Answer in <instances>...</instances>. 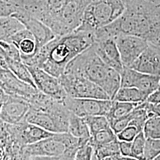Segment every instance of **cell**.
I'll return each instance as SVG.
<instances>
[{
  "mask_svg": "<svg viewBox=\"0 0 160 160\" xmlns=\"http://www.w3.org/2000/svg\"><path fill=\"white\" fill-rule=\"evenodd\" d=\"M94 33L82 31L57 36L33 57L23 61L26 66L38 67L59 78L67 65L94 43Z\"/></svg>",
  "mask_w": 160,
  "mask_h": 160,
  "instance_id": "1",
  "label": "cell"
},
{
  "mask_svg": "<svg viewBox=\"0 0 160 160\" xmlns=\"http://www.w3.org/2000/svg\"><path fill=\"white\" fill-rule=\"evenodd\" d=\"M63 73L86 77L101 87L112 100L120 88V73L104 62L92 45L69 62Z\"/></svg>",
  "mask_w": 160,
  "mask_h": 160,
  "instance_id": "2",
  "label": "cell"
},
{
  "mask_svg": "<svg viewBox=\"0 0 160 160\" xmlns=\"http://www.w3.org/2000/svg\"><path fill=\"white\" fill-rule=\"evenodd\" d=\"M125 9L122 0H93L87 6L81 23L76 30L94 33L114 22Z\"/></svg>",
  "mask_w": 160,
  "mask_h": 160,
  "instance_id": "3",
  "label": "cell"
},
{
  "mask_svg": "<svg viewBox=\"0 0 160 160\" xmlns=\"http://www.w3.org/2000/svg\"><path fill=\"white\" fill-rule=\"evenodd\" d=\"M81 147L80 139L69 132L57 133L38 142L23 147V157H58L67 149H79Z\"/></svg>",
  "mask_w": 160,
  "mask_h": 160,
  "instance_id": "4",
  "label": "cell"
},
{
  "mask_svg": "<svg viewBox=\"0 0 160 160\" xmlns=\"http://www.w3.org/2000/svg\"><path fill=\"white\" fill-rule=\"evenodd\" d=\"M58 78L68 97L110 100L101 87L83 76L63 73Z\"/></svg>",
  "mask_w": 160,
  "mask_h": 160,
  "instance_id": "5",
  "label": "cell"
},
{
  "mask_svg": "<svg viewBox=\"0 0 160 160\" xmlns=\"http://www.w3.org/2000/svg\"><path fill=\"white\" fill-rule=\"evenodd\" d=\"M112 103V100L66 98L63 104L69 111L81 118L94 116H106Z\"/></svg>",
  "mask_w": 160,
  "mask_h": 160,
  "instance_id": "6",
  "label": "cell"
},
{
  "mask_svg": "<svg viewBox=\"0 0 160 160\" xmlns=\"http://www.w3.org/2000/svg\"><path fill=\"white\" fill-rule=\"evenodd\" d=\"M34 84L39 92L60 103H63L67 94L60 80L38 67L27 66Z\"/></svg>",
  "mask_w": 160,
  "mask_h": 160,
  "instance_id": "7",
  "label": "cell"
},
{
  "mask_svg": "<svg viewBox=\"0 0 160 160\" xmlns=\"http://www.w3.org/2000/svg\"><path fill=\"white\" fill-rule=\"evenodd\" d=\"M8 138L23 147L38 142L51 137L55 133L30 123L26 120L14 125L8 124Z\"/></svg>",
  "mask_w": 160,
  "mask_h": 160,
  "instance_id": "8",
  "label": "cell"
},
{
  "mask_svg": "<svg viewBox=\"0 0 160 160\" xmlns=\"http://www.w3.org/2000/svg\"><path fill=\"white\" fill-rule=\"evenodd\" d=\"M120 75V87H135L148 96L160 88L159 76L144 74L126 67Z\"/></svg>",
  "mask_w": 160,
  "mask_h": 160,
  "instance_id": "9",
  "label": "cell"
},
{
  "mask_svg": "<svg viewBox=\"0 0 160 160\" xmlns=\"http://www.w3.org/2000/svg\"><path fill=\"white\" fill-rule=\"evenodd\" d=\"M115 42L124 67L130 68L148 45V42L131 34H120Z\"/></svg>",
  "mask_w": 160,
  "mask_h": 160,
  "instance_id": "10",
  "label": "cell"
},
{
  "mask_svg": "<svg viewBox=\"0 0 160 160\" xmlns=\"http://www.w3.org/2000/svg\"><path fill=\"white\" fill-rule=\"evenodd\" d=\"M0 87L10 96L20 97L28 102L38 90L19 79L9 69L0 70Z\"/></svg>",
  "mask_w": 160,
  "mask_h": 160,
  "instance_id": "11",
  "label": "cell"
},
{
  "mask_svg": "<svg viewBox=\"0 0 160 160\" xmlns=\"http://www.w3.org/2000/svg\"><path fill=\"white\" fill-rule=\"evenodd\" d=\"M12 17L16 18L23 23L25 28L33 35L38 51L57 36L45 24L24 12H17L12 16Z\"/></svg>",
  "mask_w": 160,
  "mask_h": 160,
  "instance_id": "12",
  "label": "cell"
},
{
  "mask_svg": "<svg viewBox=\"0 0 160 160\" xmlns=\"http://www.w3.org/2000/svg\"><path fill=\"white\" fill-rule=\"evenodd\" d=\"M92 46L104 62L118 72H121L124 66L114 39L111 38L94 39Z\"/></svg>",
  "mask_w": 160,
  "mask_h": 160,
  "instance_id": "13",
  "label": "cell"
},
{
  "mask_svg": "<svg viewBox=\"0 0 160 160\" xmlns=\"http://www.w3.org/2000/svg\"><path fill=\"white\" fill-rule=\"evenodd\" d=\"M30 109L29 102L22 98L10 96L3 103L0 119L6 123L14 125L25 120Z\"/></svg>",
  "mask_w": 160,
  "mask_h": 160,
  "instance_id": "14",
  "label": "cell"
},
{
  "mask_svg": "<svg viewBox=\"0 0 160 160\" xmlns=\"http://www.w3.org/2000/svg\"><path fill=\"white\" fill-rule=\"evenodd\" d=\"M130 68L144 74L160 77V47L149 43Z\"/></svg>",
  "mask_w": 160,
  "mask_h": 160,
  "instance_id": "15",
  "label": "cell"
},
{
  "mask_svg": "<svg viewBox=\"0 0 160 160\" xmlns=\"http://www.w3.org/2000/svg\"><path fill=\"white\" fill-rule=\"evenodd\" d=\"M8 42L17 47L22 61L33 57L38 51L33 35L26 28L14 34Z\"/></svg>",
  "mask_w": 160,
  "mask_h": 160,
  "instance_id": "16",
  "label": "cell"
},
{
  "mask_svg": "<svg viewBox=\"0 0 160 160\" xmlns=\"http://www.w3.org/2000/svg\"><path fill=\"white\" fill-rule=\"evenodd\" d=\"M68 132L80 139L84 143L90 142V133L84 118H81L70 112Z\"/></svg>",
  "mask_w": 160,
  "mask_h": 160,
  "instance_id": "17",
  "label": "cell"
},
{
  "mask_svg": "<svg viewBox=\"0 0 160 160\" xmlns=\"http://www.w3.org/2000/svg\"><path fill=\"white\" fill-rule=\"evenodd\" d=\"M25 120L30 123L39 126L48 131L57 133L53 120L48 112L37 111L30 108L25 118Z\"/></svg>",
  "mask_w": 160,
  "mask_h": 160,
  "instance_id": "18",
  "label": "cell"
},
{
  "mask_svg": "<svg viewBox=\"0 0 160 160\" xmlns=\"http://www.w3.org/2000/svg\"><path fill=\"white\" fill-rule=\"evenodd\" d=\"M148 96L135 87H120L113 100L128 103H140L146 102Z\"/></svg>",
  "mask_w": 160,
  "mask_h": 160,
  "instance_id": "19",
  "label": "cell"
},
{
  "mask_svg": "<svg viewBox=\"0 0 160 160\" xmlns=\"http://www.w3.org/2000/svg\"><path fill=\"white\" fill-rule=\"evenodd\" d=\"M25 28L23 23L15 17L0 18V40L9 41L14 34Z\"/></svg>",
  "mask_w": 160,
  "mask_h": 160,
  "instance_id": "20",
  "label": "cell"
},
{
  "mask_svg": "<svg viewBox=\"0 0 160 160\" xmlns=\"http://www.w3.org/2000/svg\"><path fill=\"white\" fill-rule=\"evenodd\" d=\"M139 104L112 100L111 108L106 117L110 124L115 120L124 118L131 113Z\"/></svg>",
  "mask_w": 160,
  "mask_h": 160,
  "instance_id": "21",
  "label": "cell"
},
{
  "mask_svg": "<svg viewBox=\"0 0 160 160\" xmlns=\"http://www.w3.org/2000/svg\"><path fill=\"white\" fill-rule=\"evenodd\" d=\"M4 61H6L8 68L14 74L16 75L19 79L37 88L34 84V81L29 72V69L27 68V66L23 63L22 60L18 61L12 59L10 58L5 57Z\"/></svg>",
  "mask_w": 160,
  "mask_h": 160,
  "instance_id": "22",
  "label": "cell"
},
{
  "mask_svg": "<svg viewBox=\"0 0 160 160\" xmlns=\"http://www.w3.org/2000/svg\"><path fill=\"white\" fill-rule=\"evenodd\" d=\"M118 139L116 134L112 128L97 132L90 137V143L93 148H96L104 144L109 143Z\"/></svg>",
  "mask_w": 160,
  "mask_h": 160,
  "instance_id": "23",
  "label": "cell"
},
{
  "mask_svg": "<svg viewBox=\"0 0 160 160\" xmlns=\"http://www.w3.org/2000/svg\"><path fill=\"white\" fill-rule=\"evenodd\" d=\"M92 136L97 132L111 128L109 120L104 116H94L84 118Z\"/></svg>",
  "mask_w": 160,
  "mask_h": 160,
  "instance_id": "24",
  "label": "cell"
},
{
  "mask_svg": "<svg viewBox=\"0 0 160 160\" xmlns=\"http://www.w3.org/2000/svg\"><path fill=\"white\" fill-rule=\"evenodd\" d=\"M93 149L101 159L108 157H118L121 155L118 139Z\"/></svg>",
  "mask_w": 160,
  "mask_h": 160,
  "instance_id": "25",
  "label": "cell"
},
{
  "mask_svg": "<svg viewBox=\"0 0 160 160\" xmlns=\"http://www.w3.org/2000/svg\"><path fill=\"white\" fill-rule=\"evenodd\" d=\"M146 138L160 139V117L153 116L149 118L143 129Z\"/></svg>",
  "mask_w": 160,
  "mask_h": 160,
  "instance_id": "26",
  "label": "cell"
},
{
  "mask_svg": "<svg viewBox=\"0 0 160 160\" xmlns=\"http://www.w3.org/2000/svg\"><path fill=\"white\" fill-rule=\"evenodd\" d=\"M160 155V139L148 138L144 149L145 160H154Z\"/></svg>",
  "mask_w": 160,
  "mask_h": 160,
  "instance_id": "27",
  "label": "cell"
},
{
  "mask_svg": "<svg viewBox=\"0 0 160 160\" xmlns=\"http://www.w3.org/2000/svg\"><path fill=\"white\" fill-rule=\"evenodd\" d=\"M147 138L143 131L140 132L132 141L133 157L138 160H145L144 157V149Z\"/></svg>",
  "mask_w": 160,
  "mask_h": 160,
  "instance_id": "28",
  "label": "cell"
},
{
  "mask_svg": "<svg viewBox=\"0 0 160 160\" xmlns=\"http://www.w3.org/2000/svg\"><path fill=\"white\" fill-rule=\"evenodd\" d=\"M17 11V7L10 0H0V18L10 17Z\"/></svg>",
  "mask_w": 160,
  "mask_h": 160,
  "instance_id": "29",
  "label": "cell"
},
{
  "mask_svg": "<svg viewBox=\"0 0 160 160\" xmlns=\"http://www.w3.org/2000/svg\"><path fill=\"white\" fill-rule=\"evenodd\" d=\"M140 132L136 127L128 125L116 135L119 141L132 142Z\"/></svg>",
  "mask_w": 160,
  "mask_h": 160,
  "instance_id": "30",
  "label": "cell"
},
{
  "mask_svg": "<svg viewBox=\"0 0 160 160\" xmlns=\"http://www.w3.org/2000/svg\"><path fill=\"white\" fill-rule=\"evenodd\" d=\"M77 151L67 150L58 157H30L25 160H75Z\"/></svg>",
  "mask_w": 160,
  "mask_h": 160,
  "instance_id": "31",
  "label": "cell"
},
{
  "mask_svg": "<svg viewBox=\"0 0 160 160\" xmlns=\"http://www.w3.org/2000/svg\"><path fill=\"white\" fill-rule=\"evenodd\" d=\"M93 148L89 143L80 147L75 156V160H92Z\"/></svg>",
  "mask_w": 160,
  "mask_h": 160,
  "instance_id": "32",
  "label": "cell"
},
{
  "mask_svg": "<svg viewBox=\"0 0 160 160\" xmlns=\"http://www.w3.org/2000/svg\"><path fill=\"white\" fill-rule=\"evenodd\" d=\"M119 148L122 156L133 157L132 142L119 141Z\"/></svg>",
  "mask_w": 160,
  "mask_h": 160,
  "instance_id": "33",
  "label": "cell"
},
{
  "mask_svg": "<svg viewBox=\"0 0 160 160\" xmlns=\"http://www.w3.org/2000/svg\"><path fill=\"white\" fill-rule=\"evenodd\" d=\"M147 109L149 118L153 116L160 117V103L152 104L147 102Z\"/></svg>",
  "mask_w": 160,
  "mask_h": 160,
  "instance_id": "34",
  "label": "cell"
},
{
  "mask_svg": "<svg viewBox=\"0 0 160 160\" xmlns=\"http://www.w3.org/2000/svg\"><path fill=\"white\" fill-rule=\"evenodd\" d=\"M147 102L152 104L160 103V88L149 96Z\"/></svg>",
  "mask_w": 160,
  "mask_h": 160,
  "instance_id": "35",
  "label": "cell"
},
{
  "mask_svg": "<svg viewBox=\"0 0 160 160\" xmlns=\"http://www.w3.org/2000/svg\"><path fill=\"white\" fill-rule=\"evenodd\" d=\"M9 96L4 92V90L0 87V103H5L8 100Z\"/></svg>",
  "mask_w": 160,
  "mask_h": 160,
  "instance_id": "36",
  "label": "cell"
},
{
  "mask_svg": "<svg viewBox=\"0 0 160 160\" xmlns=\"http://www.w3.org/2000/svg\"><path fill=\"white\" fill-rule=\"evenodd\" d=\"M119 160H138L137 158L132 157H124L120 155L119 157Z\"/></svg>",
  "mask_w": 160,
  "mask_h": 160,
  "instance_id": "37",
  "label": "cell"
},
{
  "mask_svg": "<svg viewBox=\"0 0 160 160\" xmlns=\"http://www.w3.org/2000/svg\"><path fill=\"white\" fill-rule=\"evenodd\" d=\"M92 160H102V159L97 155L96 152L95 151H94V149H93V153L92 155Z\"/></svg>",
  "mask_w": 160,
  "mask_h": 160,
  "instance_id": "38",
  "label": "cell"
},
{
  "mask_svg": "<svg viewBox=\"0 0 160 160\" xmlns=\"http://www.w3.org/2000/svg\"><path fill=\"white\" fill-rule=\"evenodd\" d=\"M119 157H106L104 158L102 160H119Z\"/></svg>",
  "mask_w": 160,
  "mask_h": 160,
  "instance_id": "39",
  "label": "cell"
},
{
  "mask_svg": "<svg viewBox=\"0 0 160 160\" xmlns=\"http://www.w3.org/2000/svg\"><path fill=\"white\" fill-rule=\"evenodd\" d=\"M2 105H3V104L0 103V114H1V110H2Z\"/></svg>",
  "mask_w": 160,
  "mask_h": 160,
  "instance_id": "40",
  "label": "cell"
},
{
  "mask_svg": "<svg viewBox=\"0 0 160 160\" xmlns=\"http://www.w3.org/2000/svg\"><path fill=\"white\" fill-rule=\"evenodd\" d=\"M154 160H160V155L159 156H158L156 158H155Z\"/></svg>",
  "mask_w": 160,
  "mask_h": 160,
  "instance_id": "41",
  "label": "cell"
}]
</instances>
